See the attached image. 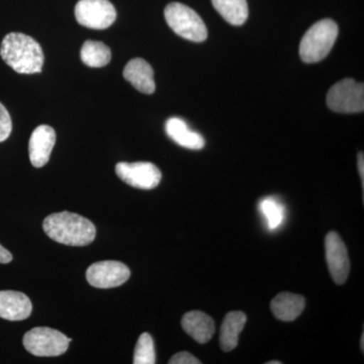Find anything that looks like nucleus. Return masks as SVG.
Listing matches in <instances>:
<instances>
[{
  "label": "nucleus",
  "mask_w": 364,
  "mask_h": 364,
  "mask_svg": "<svg viewBox=\"0 0 364 364\" xmlns=\"http://www.w3.org/2000/svg\"><path fill=\"white\" fill-rule=\"evenodd\" d=\"M0 56L7 65L20 74L41 73L44 65L42 47L25 33H7L1 42Z\"/></svg>",
  "instance_id": "1"
},
{
  "label": "nucleus",
  "mask_w": 364,
  "mask_h": 364,
  "mask_svg": "<svg viewBox=\"0 0 364 364\" xmlns=\"http://www.w3.org/2000/svg\"><path fill=\"white\" fill-rule=\"evenodd\" d=\"M123 75L140 92L152 95L156 88L154 71L150 64L142 58L132 59L124 67Z\"/></svg>",
  "instance_id": "13"
},
{
  "label": "nucleus",
  "mask_w": 364,
  "mask_h": 364,
  "mask_svg": "<svg viewBox=\"0 0 364 364\" xmlns=\"http://www.w3.org/2000/svg\"><path fill=\"white\" fill-rule=\"evenodd\" d=\"M258 208H259L261 215L264 218L267 229L269 231H275L284 224V219H286V208L277 198H263L260 200Z\"/></svg>",
  "instance_id": "20"
},
{
  "label": "nucleus",
  "mask_w": 364,
  "mask_h": 364,
  "mask_svg": "<svg viewBox=\"0 0 364 364\" xmlns=\"http://www.w3.org/2000/svg\"><path fill=\"white\" fill-rule=\"evenodd\" d=\"M338 37V26L325 18L309 28L299 45V56L306 63L322 61L331 51Z\"/></svg>",
  "instance_id": "3"
},
{
  "label": "nucleus",
  "mask_w": 364,
  "mask_h": 364,
  "mask_svg": "<svg viewBox=\"0 0 364 364\" xmlns=\"http://www.w3.org/2000/svg\"><path fill=\"white\" fill-rule=\"evenodd\" d=\"M81 26L93 30H105L116 21L117 11L109 0H79L74 9Z\"/></svg>",
  "instance_id": "7"
},
{
  "label": "nucleus",
  "mask_w": 364,
  "mask_h": 364,
  "mask_svg": "<svg viewBox=\"0 0 364 364\" xmlns=\"http://www.w3.org/2000/svg\"><path fill=\"white\" fill-rule=\"evenodd\" d=\"M327 105L340 114H355L364 111V85L354 79L346 78L330 88Z\"/></svg>",
  "instance_id": "6"
},
{
  "label": "nucleus",
  "mask_w": 364,
  "mask_h": 364,
  "mask_svg": "<svg viewBox=\"0 0 364 364\" xmlns=\"http://www.w3.org/2000/svg\"><path fill=\"white\" fill-rule=\"evenodd\" d=\"M43 228L49 238L67 246L90 245L97 235V229L90 220L69 212L48 215Z\"/></svg>",
  "instance_id": "2"
},
{
  "label": "nucleus",
  "mask_w": 364,
  "mask_h": 364,
  "mask_svg": "<svg viewBox=\"0 0 364 364\" xmlns=\"http://www.w3.org/2000/svg\"><path fill=\"white\" fill-rule=\"evenodd\" d=\"M361 349H364V334L361 336Z\"/></svg>",
  "instance_id": "26"
},
{
  "label": "nucleus",
  "mask_w": 364,
  "mask_h": 364,
  "mask_svg": "<svg viewBox=\"0 0 364 364\" xmlns=\"http://www.w3.org/2000/svg\"><path fill=\"white\" fill-rule=\"evenodd\" d=\"M247 317L242 312H230L224 318L220 332V344L223 350L229 352L236 348L239 335L246 324Z\"/></svg>",
  "instance_id": "17"
},
{
  "label": "nucleus",
  "mask_w": 364,
  "mask_h": 364,
  "mask_svg": "<svg viewBox=\"0 0 364 364\" xmlns=\"http://www.w3.org/2000/svg\"><path fill=\"white\" fill-rule=\"evenodd\" d=\"M11 260H13V255H11V253L0 245V263L6 264V263L11 262Z\"/></svg>",
  "instance_id": "24"
},
{
  "label": "nucleus",
  "mask_w": 364,
  "mask_h": 364,
  "mask_svg": "<svg viewBox=\"0 0 364 364\" xmlns=\"http://www.w3.org/2000/svg\"><path fill=\"white\" fill-rule=\"evenodd\" d=\"M167 136L181 147L191 150H200L205 147V138L191 130L181 117H170L165 124Z\"/></svg>",
  "instance_id": "15"
},
{
  "label": "nucleus",
  "mask_w": 364,
  "mask_h": 364,
  "mask_svg": "<svg viewBox=\"0 0 364 364\" xmlns=\"http://www.w3.org/2000/svg\"><path fill=\"white\" fill-rule=\"evenodd\" d=\"M80 57L86 66L100 68L109 63L112 52L104 43L88 40L81 48Z\"/></svg>",
  "instance_id": "19"
},
{
  "label": "nucleus",
  "mask_w": 364,
  "mask_h": 364,
  "mask_svg": "<svg viewBox=\"0 0 364 364\" xmlns=\"http://www.w3.org/2000/svg\"><path fill=\"white\" fill-rule=\"evenodd\" d=\"M306 301L304 296L291 293H280L270 304L273 315L279 320L291 322L296 320L305 310Z\"/></svg>",
  "instance_id": "16"
},
{
  "label": "nucleus",
  "mask_w": 364,
  "mask_h": 364,
  "mask_svg": "<svg viewBox=\"0 0 364 364\" xmlns=\"http://www.w3.org/2000/svg\"><path fill=\"white\" fill-rule=\"evenodd\" d=\"M134 363L154 364L156 363V352H155L154 341L148 333H143L136 342Z\"/></svg>",
  "instance_id": "21"
},
{
  "label": "nucleus",
  "mask_w": 364,
  "mask_h": 364,
  "mask_svg": "<svg viewBox=\"0 0 364 364\" xmlns=\"http://www.w3.org/2000/svg\"><path fill=\"white\" fill-rule=\"evenodd\" d=\"M116 173L129 186L146 191L157 188L162 178L161 171L150 162H119L116 165Z\"/></svg>",
  "instance_id": "8"
},
{
  "label": "nucleus",
  "mask_w": 364,
  "mask_h": 364,
  "mask_svg": "<svg viewBox=\"0 0 364 364\" xmlns=\"http://www.w3.org/2000/svg\"><path fill=\"white\" fill-rule=\"evenodd\" d=\"M181 326L186 334L200 344L210 341L215 331L214 320L200 311L186 313L182 317Z\"/></svg>",
  "instance_id": "14"
},
{
  "label": "nucleus",
  "mask_w": 364,
  "mask_h": 364,
  "mask_svg": "<svg viewBox=\"0 0 364 364\" xmlns=\"http://www.w3.org/2000/svg\"><path fill=\"white\" fill-rule=\"evenodd\" d=\"M326 260L333 280L337 284H343L348 279L350 261L346 246L336 232H330L325 239Z\"/></svg>",
  "instance_id": "10"
},
{
  "label": "nucleus",
  "mask_w": 364,
  "mask_h": 364,
  "mask_svg": "<svg viewBox=\"0 0 364 364\" xmlns=\"http://www.w3.org/2000/svg\"><path fill=\"white\" fill-rule=\"evenodd\" d=\"M164 16L170 28L179 37L196 43L207 40V26L191 7L171 2L165 7Z\"/></svg>",
  "instance_id": "4"
},
{
  "label": "nucleus",
  "mask_w": 364,
  "mask_h": 364,
  "mask_svg": "<svg viewBox=\"0 0 364 364\" xmlns=\"http://www.w3.org/2000/svg\"><path fill=\"white\" fill-rule=\"evenodd\" d=\"M32 311V301L25 294L16 291H0V318L23 321L30 317Z\"/></svg>",
  "instance_id": "12"
},
{
  "label": "nucleus",
  "mask_w": 364,
  "mask_h": 364,
  "mask_svg": "<svg viewBox=\"0 0 364 364\" xmlns=\"http://www.w3.org/2000/svg\"><path fill=\"white\" fill-rule=\"evenodd\" d=\"M11 131H13V122H11V114L0 102V142L7 140L11 136Z\"/></svg>",
  "instance_id": "22"
},
{
  "label": "nucleus",
  "mask_w": 364,
  "mask_h": 364,
  "mask_svg": "<svg viewBox=\"0 0 364 364\" xmlns=\"http://www.w3.org/2000/svg\"><path fill=\"white\" fill-rule=\"evenodd\" d=\"M130 277L129 267L119 261L95 262L86 272L88 284L97 289H112L122 286Z\"/></svg>",
  "instance_id": "9"
},
{
  "label": "nucleus",
  "mask_w": 364,
  "mask_h": 364,
  "mask_svg": "<svg viewBox=\"0 0 364 364\" xmlns=\"http://www.w3.org/2000/svg\"><path fill=\"white\" fill-rule=\"evenodd\" d=\"M169 364H200V360L198 358H195L193 354L189 353V352L182 351L178 352V353L174 354L170 360L168 361Z\"/></svg>",
  "instance_id": "23"
},
{
  "label": "nucleus",
  "mask_w": 364,
  "mask_h": 364,
  "mask_svg": "<svg viewBox=\"0 0 364 364\" xmlns=\"http://www.w3.org/2000/svg\"><path fill=\"white\" fill-rule=\"evenodd\" d=\"M213 6L225 21L233 26H242L247 21V0H212Z\"/></svg>",
  "instance_id": "18"
},
{
  "label": "nucleus",
  "mask_w": 364,
  "mask_h": 364,
  "mask_svg": "<svg viewBox=\"0 0 364 364\" xmlns=\"http://www.w3.org/2000/svg\"><path fill=\"white\" fill-rule=\"evenodd\" d=\"M72 341L65 334L48 327H36L23 336L26 351L39 358H55L62 355Z\"/></svg>",
  "instance_id": "5"
},
{
  "label": "nucleus",
  "mask_w": 364,
  "mask_h": 364,
  "mask_svg": "<svg viewBox=\"0 0 364 364\" xmlns=\"http://www.w3.org/2000/svg\"><path fill=\"white\" fill-rule=\"evenodd\" d=\"M267 364H282V363L280 361H269Z\"/></svg>",
  "instance_id": "27"
},
{
  "label": "nucleus",
  "mask_w": 364,
  "mask_h": 364,
  "mask_svg": "<svg viewBox=\"0 0 364 364\" xmlns=\"http://www.w3.org/2000/svg\"><path fill=\"white\" fill-rule=\"evenodd\" d=\"M56 143V133L52 127L42 124L33 130L28 143V154L33 167L45 166L49 161Z\"/></svg>",
  "instance_id": "11"
},
{
  "label": "nucleus",
  "mask_w": 364,
  "mask_h": 364,
  "mask_svg": "<svg viewBox=\"0 0 364 364\" xmlns=\"http://www.w3.org/2000/svg\"><path fill=\"white\" fill-rule=\"evenodd\" d=\"M358 170H359V176H360L361 179H363V186H364V158L363 153L360 152L358 154Z\"/></svg>",
  "instance_id": "25"
}]
</instances>
